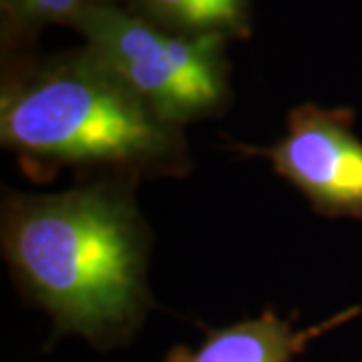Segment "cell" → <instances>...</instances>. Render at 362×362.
I'll use <instances>...</instances> for the list:
<instances>
[{
  "label": "cell",
  "instance_id": "3",
  "mask_svg": "<svg viewBox=\"0 0 362 362\" xmlns=\"http://www.w3.org/2000/svg\"><path fill=\"white\" fill-rule=\"evenodd\" d=\"M73 28L85 37V49L169 125L218 115L232 99L223 37L171 33L121 0H90Z\"/></svg>",
  "mask_w": 362,
  "mask_h": 362
},
{
  "label": "cell",
  "instance_id": "2",
  "mask_svg": "<svg viewBox=\"0 0 362 362\" xmlns=\"http://www.w3.org/2000/svg\"><path fill=\"white\" fill-rule=\"evenodd\" d=\"M0 139L35 168H75L137 183L189 169L181 127L169 125L87 49L18 57L2 78Z\"/></svg>",
  "mask_w": 362,
  "mask_h": 362
},
{
  "label": "cell",
  "instance_id": "7",
  "mask_svg": "<svg viewBox=\"0 0 362 362\" xmlns=\"http://www.w3.org/2000/svg\"><path fill=\"white\" fill-rule=\"evenodd\" d=\"M90 0H0L2 33L11 47H25L45 26H75Z\"/></svg>",
  "mask_w": 362,
  "mask_h": 362
},
{
  "label": "cell",
  "instance_id": "6",
  "mask_svg": "<svg viewBox=\"0 0 362 362\" xmlns=\"http://www.w3.org/2000/svg\"><path fill=\"white\" fill-rule=\"evenodd\" d=\"M131 13L171 33L244 39L252 33V0H123Z\"/></svg>",
  "mask_w": 362,
  "mask_h": 362
},
{
  "label": "cell",
  "instance_id": "4",
  "mask_svg": "<svg viewBox=\"0 0 362 362\" xmlns=\"http://www.w3.org/2000/svg\"><path fill=\"white\" fill-rule=\"evenodd\" d=\"M264 156L278 175L306 195L316 214L362 220V139L350 109L300 105L288 115V129L270 147H240Z\"/></svg>",
  "mask_w": 362,
  "mask_h": 362
},
{
  "label": "cell",
  "instance_id": "1",
  "mask_svg": "<svg viewBox=\"0 0 362 362\" xmlns=\"http://www.w3.org/2000/svg\"><path fill=\"white\" fill-rule=\"evenodd\" d=\"M133 181L99 180L61 194L8 192L2 250L28 300L51 314L54 337L107 350L129 342L151 306V235Z\"/></svg>",
  "mask_w": 362,
  "mask_h": 362
},
{
  "label": "cell",
  "instance_id": "5",
  "mask_svg": "<svg viewBox=\"0 0 362 362\" xmlns=\"http://www.w3.org/2000/svg\"><path fill=\"white\" fill-rule=\"evenodd\" d=\"M361 314L362 304H358L324 322L296 328L292 318H280L268 308L256 318L207 330L197 349L173 346L163 362H294L316 338Z\"/></svg>",
  "mask_w": 362,
  "mask_h": 362
}]
</instances>
